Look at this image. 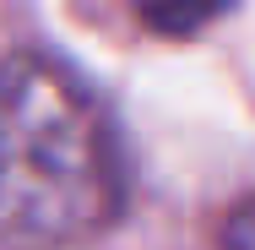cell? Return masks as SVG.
Wrapping results in <instances>:
<instances>
[{"label": "cell", "mask_w": 255, "mask_h": 250, "mask_svg": "<svg viewBox=\"0 0 255 250\" xmlns=\"http://www.w3.org/2000/svg\"><path fill=\"white\" fill-rule=\"evenodd\" d=\"M130 163L103 98L49 54L0 60V234L87 245L125 218Z\"/></svg>", "instance_id": "obj_1"}, {"label": "cell", "mask_w": 255, "mask_h": 250, "mask_svg": "<svg viewBox=\"0 0 255 250\" xmlns=\"http://www.w3.org/2000/svg\"><path fill=\"white\" fill-rule=\"evenodd\" d=\"M228 5L234 0H141V16L157 33H168V38H190V33L212 27Z\"/></svg>", "instance_id": "obj_2"}, {"label": "cell", "mask_w": 255, "mask_h": 250, "mask_svg": "<svg viewBox=\"0 0 255 250\" xmlns=\"http://www.w3.org/2000/svg\"><path fill=\"white\" fill-rule=\"evenodd\" d=\"M223 250H255V196L223 218Z\"/></svg>", "instance_id": "obj_3"}]
</instances>
